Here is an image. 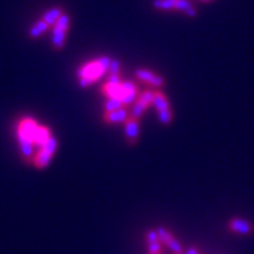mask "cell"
Masks as SVG:
<instances>
[{"instance_id":"obj_18","label":"cell","mask_w":254,"mask_h":254,"mask_svg":"<svg viewBox=\"0 0 254 254\" xmlns=\"http://www.w3.org/2000/svg\"><path fill=\"white\" fill-rule=\"evenodd\" d=\"M108 72H109V75H120V63L118 60H112Z\"/></svg>"},{"instance_id":"obj_3","label":"cell","mask_w":254,"mask_h":254,"mask_svg":"<svg viewBox=\"0 0 254 254\" xmlns=\"http://www.w3.org/2000/svg\"><path fill=\"white\" fill-rule=\"evenodd\" d=\"M153 6L158 10H180L190 17L196 16V10L190 0H154Z\"/></svg>"},{"instance_id":"obj_1","label":"cell","mask_w":254,"mask_h":254,"mask_svg":"<svg viewBox=\"0 0 254 254\" xmlns=\"http://www.w3.org/2000/svg\"><path fill=\"white\" fill-rule=\"evenodd\" d=\"M110 63L112 58L110 57H99L96 60H92L89 63H86L85 65H82L81 68L78 69V81H79V86L86 88L92 83L98 82L109 71Z\"/></svg>"},{"instance_id":"obj_6","label":"cell","mask_w":254,"mask_h":254,"mask_svg":"<svg viewBox=\"0 0 254 254\" xmlns=\"http://www.w3.org/2000/svg\"><path fill=\"white\" fill-rule=\"evenodd\" d=\"M157 232H158V236H160L161 243H163L164 246H167V247L170 249V252H171V253L184 254V250H182V246L181 243H180V240L174 236L173 233H171L168 229H165V227L161 226L157 229Z\"/></svg>"},{"instance_id":"obj_4","label":"cell","mask_w":254,"mask_h":254,"mask_svg":"<svg viewBox=\"0 0 254 254\" xmlns=\"http://www.w3.org/2000/svg\"><path fill=\"white\" fill-rule=\"evenodd\" d=\"M153 106L157 109L158 113V120L163 125H170L173 122V110L170 108V102L163 92H154V99H153Z\"/></svg>"},{"instance_id":"obj_8","label":"cell","mask_w":254,"mask_h":254,"mask_svg":"<svg viewBox=\"0 0 254 254\" xmlns=\"http://www.w3.org/2000/svg\"><path fill=\"white\" fill-rule=\"evenodd\" d=\"M229 229L236 233V235H243V236H249L254 233V225L250 220H246L242 218H233L229 222Z\"/></svg>"},{"instance_id":"obj_10","label":"cell","mask_w":254,"mask_h":254,"mask_svg":"<svg viewBox=\"0 0 254 254\" xmlns=\"http://www.w3.org/2000/svg\"><path fill=\"white\" fill-rule=\"evenodd\" d=\"M18 138V145H20V151H21V155H23V158L27 161V163H33V160H34V147L36 144L31 141V140H28V138H24V137H20L17 136Z\"/></svg>"},{"instance_id":"obj_13","label":"cell","mask_w":254,"mask_h":254,"mask_svg":"<svg viewBox=\"0 0 254 254\" xmlns=\"http://www.w3.org/2000/svg\"><path fill=\"white\" fill-rule=\"evenodd\" d=\"M53 157L54 154L51 153V151H48L46 148H40V151L34 155V160H33V164H34V167L38 168V170H43V168H47L50 163H51V160H53Z\"/></svg>"},{"instance_id":"obj_9","label":"cell","mask_w":254,"mask_h":254,"mask_svg":"<svg viewBox=\"0 0 254 254\" xmlns=\"http://www.w3.org/2000/svg\"><path fill=\"white\" fill-rule=\"evenodd\" d=\"M136 76L138 81L148 83V85H151L154 88H161L164 83H165L163 76H160L158 73L153 72L150 69H144V68H138L136 71Z\"/></svg>"},{"instance_id":"obj_15","label":"cell","mask_w":254,"mask_h":254,"mask_svg":"<svg viewBox=\"0 0 254 254\" xmlns=\"http://www.w3.org/2000/svg\"><path fill=\"white\" fill-rule=\"evenodd\" d=\"M63 14H64V10L61 9V7H58V6H55V7H51L50 10H47L41 18L46 21L50 27H54L55 24H57V21L60 20V17H61Z\"/></svg>"},{"instance_id":"obj_17","label":"cell","mask_w":254,"mask_h":254,"mask_svg":"<svg viewBox=\"0 0 254 254\" xmlns=\"http://www.w3.org/2000/svg\"><path fill=\"white\" fill-rule=\"evenodd\" d=\"M122 108H125V105L122 103V100L115 99V98L108 99L106 100V103H105V109H106V112H112V110L122 109Z\"/></svg>"},{"instance_id":"obj_2","label":"cell","mask_w":254,"mask_h":254,"mask_svg":"<svg viewBox=\"0 0 254 254\" xmlns=\"http://www.w3.org/2000/svg\"><path fill=\"white\" fill-rule=\"evenodd\" d=\"M69 23L71 18L68 14L64 13L63 16L60 17V20L57 21L54 27H53V38H51V44L55 51H60L65 47V41H66V33L69 30Z\"/></svg>"},{"instance_id":"obj_5","label":"cell","mask_w":254,"mask_h":254,"mask_svg":"<svg viewBox=\"0 0 254 254\" xmlns=\"http://www.w3.org/2000/svg\"><path fill=\"white\" fill-rule=\"evenodd\" d=\"M153 99H154V92L151 91H144L143 93H140L137 96L136 102L133 103V108H131V116L136 119H140L144 112L148 108L150 105H153Z\"/></svg>"},{"instance_id":"obj_11","label":"cell","mask_w":254,"mask_h":254,"mask_svg":"<svg viewBox=\"0 0 254 254\" xmlns=\"http://www.w3.org/2000/svg\"><path fill=\"white\" fill-rule=\"evenodd\" d=\"M148 253H163V243L160 240L157 230H148L145 235Z\"/></svg>"},{"instance_id":"obj_19","label":"cell","mask_w":254,"mask_h":254,"mask_svg":"<svg viewBox=\"0 0 254 254\" xmlns=\"http://www.w3.org/2000/svg\"><path fill=\"white\" fill-rule=\"evenodd\" d=\"M185 254H200V253L198 247H190V249H188V252H187Z\"/></svg>"},{"instance_id":"obj_7","label":"cell","mask_w":254,"mask_h":254,"mask_svg":"<svg viewBox=\"0 0 254 254\" xmlns=\"http://www.w3.org/2000/svg\"><path fill=\"white\" fill-rule=\"evenodd\" d=\"M140 136V119L128 116L125 122V137L128 144H136Z\"/></svg>"},{"instance_id":"obj_21","label":"cell","mask_w":254,"mask_h":254,"mask_svg":"<svg viewBox=\"0 0 254 254\" xmlns=\"http://www.w3.org/2000/svg\"><path fill=\"white\" fill-rule=\"evenodd\" d=\"M205 1H209V0H205Z\"/></svg>"},{"instance_id":"obj_16","label":"cell","mask_w":254,"mask_h":254,"mask_svg":"<svg viewBox=\"0 0 254 254\" xmlns=\"http://www.w3.org/2000/svg\"><path fill=\"white\" fill-rule=\"evenodd\" d=\"M51 136H53V134H51L50 127L40 126L38 127V130H37L36 136H34V144H36L37 147H43L44 143H46L47 140Z\"/></svg>"},{"instance_id":"obj_12","label":"cell","mask_w":254,"mask_h":254,"mask_svg":"<svg viewBox=\"0 0 254 254\" xmlns=\"http://www.w3.org/2000/svg\"><path fill=\"white\" fill-rule=\"evenodd\" d=\"M128 118V112H127L126 108H122V109L112 110V112H106L105 116H103V120L105 123H125Z\"/></svg>"},{"instance_id":"obj_14","label":"cell","mask_w":254,"mask_h":254,"mask_svg":"<svg viewBox=\"0 0 254 254\" xmlns=\"http://www.w3.org/2000/svg\"><path fill=\"white\" fill-rule=\"evenodd\" d=\"M48 28H50V26L41 18V20H38L37 23H34L30 27V30H28V37L31 40H37V38H40L41 36H44L47 31H48Z\"/></svg>"},{"instance_id":"obj_20","label":"cell","mask_w":254,"mask_h":254,"mask_svg":"<svg viewBox=\"0 0 254 254\" xmlns=\"http://www.w3.org/2000/svg\"><path fill=\"white\" fill-rule=\"evenodd\" d=\"M148 254H163V253H148Z\"/></svg>"}]
</instances>
